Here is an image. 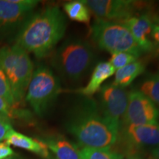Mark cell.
<instances>
[{"label":"cell","instance_id":"cell-22","mask_svg":"<svg viewBox=\"0 0 159 159\" xmlns=\"http://www.w3.org/2000/svg\"><path fill=\"white\" fill-rule=\"evenodd\" d=\"M138 58L134 55L128 52H116L111 54L109 63L115 69V70L122 68L125 66L134 62Z\"/></svg>","mask_w":159,"mask_h":159},{"label":"cell","instance_id":"cell-20","mask_svg":"<svg viewBox=\"0 0 159 159\" xmlns=\"http://www.w3.org/2000/svg\"><path fill=\"white\" fill-rule=\"evenodd\" d=\"M0 114L5 115L11 121L16 119L30 120L32 117L30 111L18 108V107L12 106L2 97H0Z\"/></svg>","mask_w":159,"mask_h":159},{"label":"cell","instance_id":"cell-2","mask_svg":"<svg viewBox=\"0 0 159 159\" xmlns=\"http://www.w3.org/2000/svg\"><path fill=\"white\" fill-rule=\"evenodd\" d=\"M67 21L57 6H47L32 13L20 27L15 45L37 58L48 56L64 36Z\"/></svg>","mask_w":159,"mask_h":159},{"label":"cell","instance_id":"cell-23","mask_svg":"<svg viewBox=\"0 0 159 159\" xmlns=\"http://www.w3.org/2000/svg\"><path fill=\"white\" fill-rule=\"evenodd\" d=\"M13 129L11 120L5 116V115L0 114V142L5 140L7 133Z\"/></svg>","mask_w":159,"mask_h":159},{"label":"cell","instance_id":"cell-12","mask_svg":"<svg viewBox=\"0 0 159 159\" xmlns=\"http://www.w3.org/2000/svg\"><path fill=\"white\" fill-rule=\"evenodd\" d=\"M130 31L135 41L143 53H150L156 51V43L151 40V33L153 25V17L148 13L136 15L122 21Z\"/></svg>","mask_w":159,"mask_h":159},{"label":"cell","instance_id":"cell-21","mask_svg":"<svg viewBox=\"0 0 159 159\" xmlns=\"http://www.w3.org/2000/svg\"><path fill=\"white\" fill-rule=\"evenodd\" d=\"M0 97H3L12 106H18V105L16 103L13 93H12L8 79L2 68L1 65H0Z\"/></svg>","mask_w":159,"mask_h":159},{"label":"cell","instance_id":"cell-13","mask_svg":"<svg viewBox=\"0 0 159 159\" xmlns=\"http://www.w3.org/2000/svg\"><path fill=\"white\" fill-rule=\"evenodd\" d=\"M5 142L9 146L24 149L33 153L39 155L43 158L49 159L50 157L49 149L41 139H33L11 129L5 137Z\"/></svg>","mask_w":159,"mask_h":159},{"label":"cell","instance_id":"cell-14","mask_svg":"<svg viewBox=\"0 0 159 159\" xmlns=\"http://www.w3.org/2000/svg\"><path fill=\"white\" fill-rule=\"evenodd\" d=\"M41 140L55 155V159H81L77 147L64 137L49 136Z\"/></svg>","mask_w":159,"mask_h":159},{"label":"cell","instance_id":"cell-1","mask_svg":"<svg viewBox=\"0 0 159 159\" xmlns=\"http://www.w3.org/2000/svg\"><path fill=\"white\" fill-rule=\"evenodd\" d=\"M66 116L65 128L82 148L110 150L116 143L119 130L103 117L92 97L77 99Z\"/></svg>","mask_w":159,"mask_h":159},{"label":"cell","instance_id":"cell-18","mask_svg":"<svg viewBox=\"0 0 159 159\" xmlns=\"http://www.w3.org/2000/svg\"><path fill=\"white\" fill-rule=\"evenodd\" d=\"M140 91L159 106V73L147 75L141 83Z\"/></svg>","mask_w":159,"mask_h":159},{"label":"cell","instance_id":"cell-11","mask_svg":"<svg viewBox=\"0 0 159 159\" xmlns=\"http://www.w3.org/2000/svg\"><path fill=\"white\" fill-rule=\"evenodd\" d=\"M97 19L124 21L136 16L144 4L130 0H85L83 1Z\"/></svg>","mask_w":159,"mask_h":159},{"label":"cell","instance_id":"cell-4","mask_svg":"<svg viewBox=\"0 0 159 159\" xmlns=\"http://www.w3.org/2000/svg\"><path fill=\"white\" fill-rule=\"evenodd\" d=\"M0 65L5 71L16 103L25 98L34 66L29 53L19 46H5L0 48Z\"/></svg>","mask_w":159,"mask_h":159},{"label":"cell","instance_id":"cell-25","mask_svg":"<svg viewBox=\"0 0 159 159\" xmlns=\"http://www.w3.org/2000/svg\"><path fill=\"white\" fill-rule=\"evenodd\" d=\"M151 36L156 43H159V24L155 21H153V25H152Z\"/></svg>","mask_w":159,"mask_h":159},{"label":"cell","instance_id":"cell-10","mask_svg":"<svg viewBox=\"0 0 159 159\" xmlns=\"http://www.w3.org/2000/svg\"><path fill=\"white\" fill-rule=\"evenodd\" d=\"M159 110L157 106L139 90L128 93L126 111L120 125H144L158 123Z\"/></svg>","mask_w":159,"mask_h":159},{"label":"cell","instance_id":"cell-3","mask_svg":"<svg viewBox=\"0 0 159 159\" xmlns=\"http://www.w3.org/2000/svg\"><path fill=\"white\" fill-rule=\"evenodd\" d=\"M94 58V52L87 41L69 38L54 52L51 63L63 79L77 83L87 75Z\"/></svg>","mask_w":159,"mask_h":159},{"label":"cell","instance_id":"cell-24","mask_svg":"<svg viewBox=\"0 0 159 159\" xmlns=\"http://www.w3.org/2000/svg\"><path fill=\"white\" fill-rule=\"evenodd\" d=\"M16 153L6 142H0V159L9 158Z\"/></svg>","mask_w":159,"mask_h":159},{"label":"cell","instance_id":"cell-28","mask_svg":"<svg viewBox=\"0 0 159 159\" xmlns=\"http://www.w3.org/2000/svg\"><path fill=\"white\" fill-rule=\"evenodd\" d=\"M5 159H23L21 157H20L19 156H18L17 154H15L13 155V156H12L11 157H9V158H7Z\"/></svg>","mask_w":159,"mask_h":159},{"label":"cell","instance_id":"cell-19","mask_svg":"<svg viewBox=\"0 0 159 159\" xmlns=\"http://www.w3.org/2000/svg\"><path fill=\"white\" fill-rule=\"evenodd\" d=\"M80 152L81 159H124V156L117 151L105 149L83 148Z\"/></svg>","mask_w":159,"mask_h":159},{"label":"cell","instance_id":"cell-29","mask_svg":"<svg viewBox=\"0 0 159 159\" xmlns=\"http://www.w3.org/2000/svg\"><path fill=\"white\" fill-rule=\"evenodd\" d=\"M153 21L159 24V16H154L153 17Z\"/></svg>","mask_w":159,"mask_h":159},{"label":"cell","instance_id":"cell-16","mask_svg":"<svg viewBox=\"0 0 159 159\" xmlns=\"http://www.w3.org/2000/svg\"><path fill=\"white\" fill-rule=\"evenodd\" d=\"M144 63L139 61H134L115 71L114 81L113 83L117 86L125 89V87L134 82L137 77L144 73Z\"/></svg>","mask_w":159,"mask_h":159},{"label":"cell","instance_id":"cell-8","mask_svg":"<svg viewBox=\"0 0 159 159\" xmlns=\"http://www.w3.org/2000/svg\"><path fill=\"white\" fill-rule=\"evenodd\" d=\"M128 93L113 83H107L99 91V111L103 117L115 128L119 130L128 101Z\"/></svg>","mask_w":159,"mask_h":159},{"label":"cell","instance_id":"cell-6","mask_svg":"<svg viewBox=\"0 0 159 159\" xmlns=\"http://www.w3.org/2000/svg\"><path fill=\"white\" fill-rule=\"evenodd\" d=\"M61 91L60 80L46 66L33 71L25 99L37 116L42 117L50 110Z\"/></svg>","mask_w":159,"mask_h":159},{"label":"cell","instance_id":"cell-27","mask_svg":"<svg viewBox=\"0 0 159 159\" xmlns=\"http://www.w3.org/2000/svg\"><path fill=\"white\" fill-rule=\"evenodd\" d=\"M125 159H143L142 157H140L139 155H134V156H127Z\"/></svg>","mask_w":159,"mask_h":159},{"label":"cell","instance_id":"cell-5","mask_svg":"<svg viewBox=\"0 0 159 159\" xmlns=\"http://www.w3.org/2000/svg\"><path fill=\"white\" fill-rule=\"evenodd\" d=\"M91 36L99 49L111 54L128 52L139 57L143 53L127 26L120 21L97 19L91 27Z\"/></svg>","mask_w":159,"mask_h":159},{"label":"cell","instance_id":"cell-15","mask_svg":"<svg viewBox=\"0 0 159 159\" xmlns=\"http://www.w3.org/2000/svg\"><path fill=\"white\" fill-rule=\"evenodd\" d=\"M115 69L109 62H100L94 69L91 79L83 88L78 89L77 93L84 97H91L99 91L102 83L115 74Z\"/></svg>","mask_w":159,"mask_h":159},{"label":"cell","instance_id":"cell-7","mask_svg":"<svg viewBox=\"0 0 159 159\" xmlns=\"http://www.w3.org/2000/svg\"><path fill=\"white\" fill-rule=\"evenodd\" d=\"M127 156L138 155L146 147H159V123L144 125H122L116 142Z\"/></svg>","mask_w":159,"mask_h":159},{"label":"cell","instance_id":"cell-9","mask_svg":"<svg viewBox=\"0 0 159 159\" xmlns=\"http://www.w3.org/2000/svg\"><path fill=\"white\" fill-rule=\"evenodd\" d=\"M39 2L36 0H0V39L20 28Z\"/></svg>","mask_w":159,"mask_h":159},{"label":"cell","instance_id":"cell-17","mask_svg":"<svg viewBox=\"0 0 159 159\" xmlns=\"http://www.w3.org/2000/svg\"><path fill=\"white\" fill-rule=\"evenodd\" d=\"M63 10L69 19L77 22L90 24V11L83 1H71L63 5Z\"/></svg>","mask_w":159,"mask_h":159},{"label":"cell","instance_id":"cell-26","mask_svg":"<svg viewBox=\"0 0 159 159\" xmlns=\"http://www.w3.org/2000/svg\"><path fill=\"white\" fill-rule=\"evenodd\" d=\"M151 158L152 159H159V147L152 149L151 151Z\"/></svg>","mask_w":159,"mask_h":159}]
</instances>
